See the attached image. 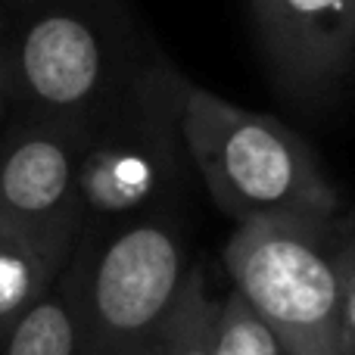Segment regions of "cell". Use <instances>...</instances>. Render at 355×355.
Returning <instances> with one entry per match:
<instances>
[{"instance_id":"1","label":"cell","mask_w":355,"mask_h":355,"mask_svg":"<svg viewBox=\"0 0 355 355\" xmlns=\"http://www.w3.org/2000/svg\"><path fill=\"white\" fill-rule=\"evenodd\" d=\"M355 221H243L225 246L234 293L290 355H355L346 327V281Z\"/></svg>"},{"instance_id":"2","label":"cell","mask_w":355,"mask_h":355,"mask_svg":"<svg viewBox=\"0 0 355 355\" xmlns=\"http://www.w3.org/2000/svg\"><path fill=\"white\" fill-rule=\"evenodd\" d=\"M181 137L215 206L237 225L259 218H337L340 190L284 122L181 85Z\"/></svg>"},{"instance_id":"3","label":"cell","mask_w":355,"mask_h":355,"mask_svg":"<svg viewBox=\"0 0 355 355\" xmlns=\"http://www.w3.org/2000/svg\"><path fill=\"white\" fill-rule=\"evenodd\" d=\"M184 75L166 56L137 60L87 116L78 168L81 221L141 218L181 184Z\"/></svg>"},{"instance_id":"4","label":"cell","mask_w":355,"mask_h":355,"mask_svg":"<svg viewBox=\"0 0 355 355\" xmlns=\"http://www.w3.org/2000/svg\"><path fill=\"white\" fill-rule=\"evenodd\" d=\"M187 275L181 231L162 215L131 218L100 246L87 243L78 355H135L168 318Z\"/></svg>"},{"instance_id":"5","label":"cell","mask_w":355,"mask_h":355,"mask_svg":"<svg viewBox=\"0 0 355 355\" xmlns=\"http://www.w3.org/2000/svg\"><path fill=\"white\" fill-rule=\"evenodd\" d=\"M10 60L19 94H28L44 112L87 119L137 62V53H119L103 16L85 6H53L31 19Z\"/></svg>"},{"instance_id":"6","label":"cell","mask_w":355,"mask_h":355,"mask_svg":"<svg viewBox=\"0 0 355 355\" xmlns=\"http://www.w3.org/2000/svg\"><path fill=\"white\" fill-rule=\"evenodd\" d=\"M250 16L290 103L324 106L355 75V0H250Z\"/></svg>"},{"instance_id":"7","label":"cell","mask_w":355,"mask_h":355,"mask_svg":"<svg viewBox=\"0 0 355 355\" xmlns=\"http://www.w3.org/2000/svg\"><path fill=\"white\" fill-rule=\"evenodd\" d=\"M87 119L44 112L0 147V218L31 234L75 240L85 227L78 168Z\"/></svg>"},{"instance_id":"8","label":"cell","mask_w":355,"mask_h":355,"mask_svg":"<svg viewBox=\"0 0 355 355\" xmlns=\"http://www.w3.org/2000/svg\"><path fill=\"white\" fill-rule=\"evenodd\" d=\"M87 240L78 231L62 284L35 300L6 331L3 355H78L81 352V284Z\"/></svg>"},{"instance_id":"9","label":"cell","mask_w":355,"mask_h":355,"mask_svg":"<svg viewBox=\"0 0 355 355\" xmlns=\"http://www.w3.org/2000/svg\"><path fill=\"white\" fill-rule=\"evenodd\" d=\"M75 240L41 237L0 218V337H6L19 315L53 287L69 265Z\"/></svg>"},{"instance_id":"10","label":"cell","mask_w":355,"mask_h":355,"mask_svg":"<svg viewBox=\"0 0 355 355\" xmlns=\"http://www.w3.org/2000/svg\"><path fill=\"white\" fill-rule=\"evenodd\" d=\"M218 302L206 287L200 268H190L187 284L168 318L137 346L135 355H215Z\"/></svg>"},{"instance_id":"11","label":"cell","mask_w":355,"mask_h":355,"mask_svg":"<svg viewBox=\"0 0 355 355\" xmlns=\"http://www.w3.org/2000/svg\"><path fill=\"white\" fill-rule=\"evenodd\" d=\"M215 355H290L287 346L256 318L240 293L218 302L215 318Z\"/></svg>"},{"instance_id":"12","label":"cell","mask_w":355,"mask_h":355,"mask_svg":"<svg viewBox=\"0 0 355 355\" xmlns=\"http://www.w3.org/2000/svg\"><path fill=\"white\" fill-rule=\"evenodd\" d=\"M0 94H6V97L19 94V81H16V72H12V60H10V53H3V50H0Z\"/></svg>"},{"instance_id":"13","label":"cell","mask_w":355,"mask_h":355,"mask_svg":"<svg viewBox=\"0 0 355 355\" xmlns=\"http://www.w3.org/2000/svg\"><path fill=\"white\" fill-rule=\"evenodd\" d=\"M346 327H349V337L355 343V256L349 265V281H346Z\"/></svg>"},{"instance_id":"14","label":"cell","mask_w":355,"mask_h":355,"mask_svg":"<svg viewBox=\"0 0 355 355\" xmlns=\"http://www.w3.org/2000/svg\"><path fill=\"white\" fill-rule=\"evenodd\" d=\"M6 100H10V97H6V94H0V119H3V112H6Z\"/></svg>"}]
</instances>
